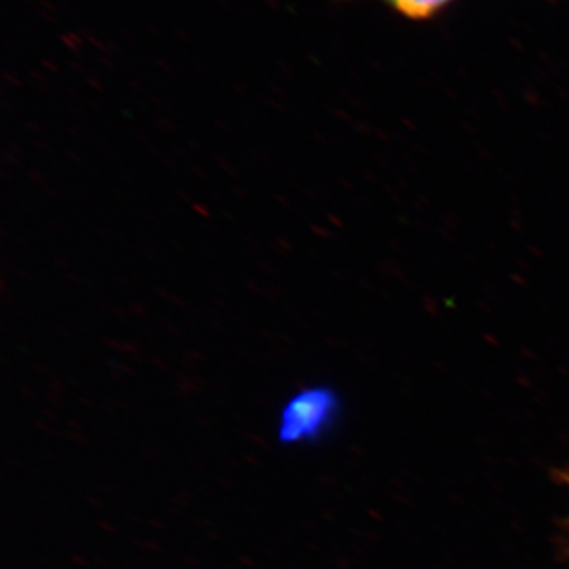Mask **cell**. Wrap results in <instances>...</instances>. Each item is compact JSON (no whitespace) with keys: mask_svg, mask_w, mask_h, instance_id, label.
Instances as JSON below:
<instances>
[{"mask_svg":"<svg viewBox=\"0 0 569 569\" xmlns=\"http://www.w3.org/2000/svg\"><path fill=\"white\" fill-rule=\"evenodd\" d=\"M342 408V397L328 385L299 389L280 410L277 433L280 443L305 445L320 441L339 425Z\"/></svg>","mask_w":569,"mask_h":569,"instance_id":"cell-1","label":"cell"},{"mask_svg":"<svg viewBox=\"0 0 569 569\" xmlns=\"http://www.w3.org/2000/svg\"><path fill=\"white\" fill-rule=\"evenodd\" d=\"M408 20H430L441 13L455 0H381Z\"/></svg>","mask_w":569,"mask_h":569,"instance_id":"cell-2","label":"cell"},{"mask_svg":"<svg viewBox=\"0 0 569 569\" xmlns=\"http://www.w3.org/2000/svg\"><path fill=\"white\" fill-rule=\"evenodd\" d=\"M559 478L561 482H565V485L569 488V468L567 470L560 471Z\"/></svg>","mask_w":569,"mask_h":569,"instance_id":"cell-3","label":"cell"}]
</instances>
